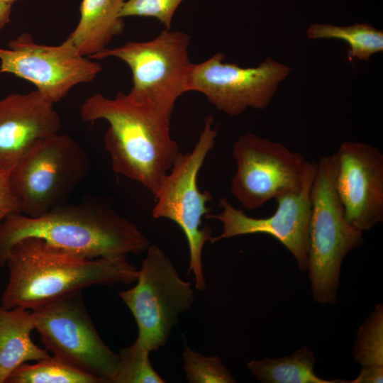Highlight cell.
I'll list each match as a JSON object with an SVG mask.
<instances>
[{
  "label": "cell",
  "instance_id": "obj_23",
  "mask_svg": "<svg viewBox=\"0 0 383 383\" xmlns=\"http://www.w3.org/2000/svg\"><path fill=\"white\" fill-rule=\"evenodd\" d=\"M184 370L190 383H233L234 378L218 356H204L184 345Z\"/></svg>",
  "mask_w": 383,
  "mask_h": 383
},
{
  "label": "cell",
  "instance_id": "obj_2",
  "mask_svg": "<svg viewBox=\"0 0 383 383\" xmlns=\"http://www.w3.org/2000/svg\"><path fill=\"white\" fill-rule=\"evenodd\" d=\"M7 284L1 296L6 309L34 308L93 285L136 282L138 269L126 257L89 259L59 249L36 237L9 250Z\"/></svg>",
  "mask_w": 383,
  "mask_h": 383
},
{
  "label": "cell",
  "instance_id": "obj_10",
  "mask_svg": "<svg viewBox=\"0 0 383 383\" xmlns=\"http://www.w3.org/2000/svg\"><path fill=\"white\" fill-rule=\"evenodd\" d=\"M32 312L35 328L48 351L65 362L111 382L116 374L118 355L97 333L86 309L82 292L40 305Z\"/></svg>",
  "mask_w": 383,
  "mask_h": 383
},
{
  "label": "cell",
  "instance_id": "obj_7",
  "mask_svg": "<svg viewBox=\"0 0 383 383\" xmlns=\"http://www.w3.org/2000/svg\"><path fill=\"white\" fill-rule=\"evenodd\" d=\"M89 173V158L71 136L55 134L40 143L9 172L21 213L40 216L67 204Z\"/></svg>",
  "mask_w": 383,
  "mask_h": 383
},
{
  "label": "cell",
  "instance_id": "obj_4",
  "mask_svg": "<svg viewBox=\"0 0 383 383\" xmlns=\"http://www.w3.org/2000/svg\"><path fill=\"white\" fill-rule=\"evenodd\" d=\"M336 154L316 163L311 189L308 270L312 296L320 304H335L341 264L364 242L362 232L347 220L335 188Z\"/></svg>",
  "mask_w": 383,
  "mask_h": 383
},
{
  "label": "cell",
  "instance_id": "obj_22",
  "mask_svg": "<svg viewBox=\"0 0 383 383\" xmlns=\"http://www.w3.org/2000/svg\"><path fill=\"white\" fill-rule=\"evenodd\" d=\"M149 352L135 342L120 350L118 364L112 383L165 382L152 367Z\"/></svg>",
  "mask_w": 383,
  "mask_h": 383
},
{
  "label": "cell",
  "instance_id": "obj_1",
  "mask_svg": "<svg viewBox=\"0 0 383 383\" xmlns=\"http://www.w3.org/2000/svg\"><path fill=\"white\" fill-rule=\"evenodd\" d=\"M83 121H106L104 138L112 170L137 182L153 196L180 152L170 133L172 116L128 94H96L80 108Z\"/></svg>",
  "mask_w": 383,
  "mask_h": 383
},
{
  "label": "cell",
  "instance_id": "obj_20",
  "mask_svg": "<svg viewBox=\"0 0 383 383\" xmlns=\"http://www.w3.org/2000/svg\"><path fill=\"white\" fill-rule=\"evenodd\" d=\"M100 383L95 377L53 355L23 363L7 378L6 383Z\"/></svg>",
  "mask_w": 383,
  "mask_h": 383
},
{
  "label": "cell",
  "instance_id": "obj_16",
  "mask_svg": "<svg viewBox=\"0 0 383 383\" xmlns=\"http://www.w3.org/2000/svg\"><path fill=\"white\" fill-rule=\"evenodd\" d=\"M125 0H82L78 24L67 39L82 56L98 54L107 48L125 28L120 11Z\"/></svg>",
  "mask_w": 383,
  "mask_h": 383
},
{
  "label": "cell",
  "instance_id": "obj_5",
  "mask_svg": "<svg viewBox=\"0 0 383 383\" xmlns=\"http://www.w3.org/2000/svg\"><path fill=\"white\" fill-rule=\"evenodd\" d=\"M213 116H206L194 149L186 154H178L154 196L156 203L151 213L154 218L172 221L184 232L189 249L188 272L194 274L195 287L201 291L206 287L202 251L206 243L212 238L211 229L208 226H202V218L211 213L206 204L212 196L208 191L201 192L199 189L197 177L215 145L217 130L213 128Z\"/></svg>",
  "mask_w": 383,
  "mask_h": 383
},
{
  "label": "cell",
  "instance_id": "obj_28",
  "mask_svg": "<svg viewBox=\"0 0 383 383\" xmlns=\"http://www.w3.org/2000/svg\"><path fill=\"white\" fill-rule=\"evenodd\" d=\"M1 1L13 4V2L18 0H0Z\"/></svg>",
  "mask_w": 383,
  "mask_h": 383
},
{
  "label": "cell",
  "instance_id": "obj_6",
  "mask_svg": "<svg viewBox=\"0 0 383 383\" xmlns=\"http://www.w3.org/2000/svg\"><path fill=\"white\" fill-rule=\"evenodd\" d=\"M191 36L165 29L148 41H128L91 56L92 60L116 57L131 69L133 86L128 94L172 116L177 100L189 92L194 65L188 46Z\"/></svg>",
  "mask_w": 383,
  "mask_h": 383
},
{
  "label": "cell",
  "instance_id": "obj_9",
  "mask_svg": "<svg viewBox=\"0 0 383 383\" xmlns=\"http://www.w3.org/2000/svg\"><path fill=\"white\" fill-rule=\"evenodd\" d=\"M236 171L231 191L244 209L252 211L271 199L300 191L314 174L316 163L284 145L252 133L233 145Z\"/></svg>",
  "mask_w": 383,
  "mask_h": 383
},
{
  "label": "cell",
  "instance_id": "obj_8",
  "mask_svg": "<svg viewBox=\"0 0 383 383\" xmlns=\"http://www.w3.org/2000/svg\"><path fill=\"white\" fill-rule=\"evenodd\" d=\"M137 284L119 292L138 326L135 343L149 352L164 346L179 315L189 311L194 301L191 284L181 279L169 257L150 245Z\"/></svg>",
  "mask_w": 383,
  "mask_h": 383
},
{
  "label": "cell",
  "instance_id": "obj_27",
  "mask_svg": "<svg viewBox=\"0 0 383 383\" xmlns=\"http://www.w3.org/2000/svg\"><path fill=\"white\" fill-rule=\"evenodd\" d=\"M12 4L0 1V30L10 21Z\"/></svg>",
  "mask_w": 383,
  "mask_h": 383
},
{
  "label": "cell",
  "instance_id": "obj_3",
  "mask_svg": "<svg viewBox=\"0 0 383 383\" xmlns=\"http://www.w3.org/2000/svg\"><path fill=\"white\" fill-rule=\"evenodd\" d=\"M30 237L89 259L139 255L150 245L136 225L105 203L65 204L36 218L9 214L0 224V267L11 248Z\"/></svg>",
  "mask_w": 383,
  "mask_h": 383
},
{
  "label": "cell",
  "instance_id": "obj_14",
  "mask_svg": "<svg viewBox=\"0 0 383 383\" xmlns=\"http://www.w3.org/2000/svg\"><path fill=\"white\" fill-rule=\"evenodd\" d=\"M335 188L348 221L363 232L383 221V155L374 146L345 141L335 153Z\"/></svg>",
  "mask_w": 383,
  "mask_h": 383
},
{
  "label": "cell",
  "instance_id": "obj_25",
  "mask_svg": "<svg viewBox=\"0 0 383 383\" xmlns=\"http://www.w3.org/2000/svg\"><path fill=\"white\" fill-rule=\"evenodd\" d=\"M12 213H21L19 204L11 188L9 172L0 170V224Z\"/></svg>",
  "mask_w": 383,
  "mask_h": 383
},
{
  "label": "cell",
  "instance_id": "obj_18",
  "mask_svg": "<svg viewBox=\"0 0 383 383\" xmlns=\"http://www.w3.org/2000/svg\"><path fill=\"white\" fill-rule=\"evenodd\" d=\"M314 364L313 353L303 347L287 357H265L252 360L247 365L262 383H348L343 379L328 380L318 377L313 371Z\"/></svg>",
  "mask_w": 383,
  "mask_h": 383
},
{
  "label": "cell",
  "instance_id": "obj_11",
  "mask_svg": "<svg viewBox=\"0 0 383 383\" xmlns=\"http://www.w3.org/2000/svg\"><path fill=\"white\" fill-rule=\"evenodd\" d=\"M216 52L193 65L189 91L203 94L218 110L237 116L248 108L265 109L291 68L267 57L257 67H241L224 62Z\"/></svg>",
  "mask_w": 383,
  "mask_h": 383
},
{
  "label": "cell",
  "instance_id": "obj_19",
  "mask_svg": "<svg viewBox=\"0 0 383 383\" xmlns=\"http://www.w3.org/2000/svg\"><path fill=\"white\" fill-rule=\"evenodd\" d=\"M309 39H338L350 47L348 59L368 61L372 55L383 51V31L367 23L346 26L315 23L306 30Z\"/></svg>",
  "mask_w": 383,
  "mask_h": 383
},
{
  "label": "cell",
  "instance_id": "obj_24",
  "mask_svg": "<svg viewBox=\"0 0 383 383\" xmlns=\"http://www.w3.org/2000/svg\"><path fill=\"white\" fill-rule=\"evenodd\" d=\"M184 0H125L120 11L123 18L128 16L152 17L165 29L170 30L174 13Z\"/></svg>",
  "mask_w": 383,
  "mask_h": 383
},
{
  "label": "cell",
  "instance_id": "obj_21",
  "mask_svg": "<svg viewBox=\"0 0 383 383\" xmlns=\"http://www.w3.org/2000/svg\"><path fill=\"white\" fill-rule=\"evenodd\" d=\"M353 356L362 368L383 366V305L377 304L359 328Z\"/></svg>",
  "mask_w": 383,
  "mask_h": 383
},
{
  "label": "cell",
  "instance_id": "obj_17",
  "mask_svg": "<svg viewBox=\"0 0 383 383\" xmlns=\"http://www.w3.org/2000/svg\"><path fill=\"white\" fill-rule=\"evenodd\" d=\"M23 307L6 309L0 305V383L21 365L50 355L31 339L35 328L33 312Z\"/></svg>",
  "mask_w": 383,
  "mask_h": 383
},
{
  "label": "cell",
  "instance_id": "obj_13",
  "mask_svg": "<svg viewBox=\"0 0 383 383\" xmlns=\"http://www.w3.org/2000/svg\"><path fill=\"white\" fill-rule=\"evenodd\" d=\"M316 171V170H315ZM315 172L302 189L277 198L275 212L267 218H253L236 209L226 197L220 199L222 211L206 218L219 221L223 232L211 243L242 235L264 233L274 237L294 257L301 272L308 270L309 229L311 215V189Z\"/></svg>",
  "mask_w": 383,
  "mask_h": 383
},
{
  "label": "cell",
  "instance_id": "obj_26",
  "mask_svg": "<svg viewBox=\"0 0 383 383\" xmlns=\"http://www.w3.org/2000/svg\"><path fill=\"white\" fill-rule=\"evenodd\" d=\"M383 382V366L362 368L359 375L348 383H382Z\"/></svg>",
  "mask_w": 383,
  "mask_h": 383
},
{
  "label": "cell",
  "instance_id": "obj_15",
  "mask_svg": "<svg viewBox=\"0 0 383 383\" xmlns=\"http://www.w3.org/2000/svg\"><path fill=\"white\" fill-rule=\"evenodd\" d=\"M61 126L54 103L37 90L1 99L0 170L10 172Z\"/></svg>",
  "mask_w": 383,
  "mask_h": 383
},
{
  "label": "cell",
  "instance_id": "obj_12",
  "mask_svg": "<svg viewBox=\"0 0 383 383\" xmlns=\"http://www.w3.org/2000/svg\"><path fill=\"white\" fill-rule=\"evenodd\" d=\"M102 70L101 65L81 55L66 39L58 45L36 43L30 33L0 48V73L12 74L33 84L37 91L54 104L76 85L89 83Z\"/></svg>",
  "mask_w": 383,
  "mask_h": 383
}]
</instances>
